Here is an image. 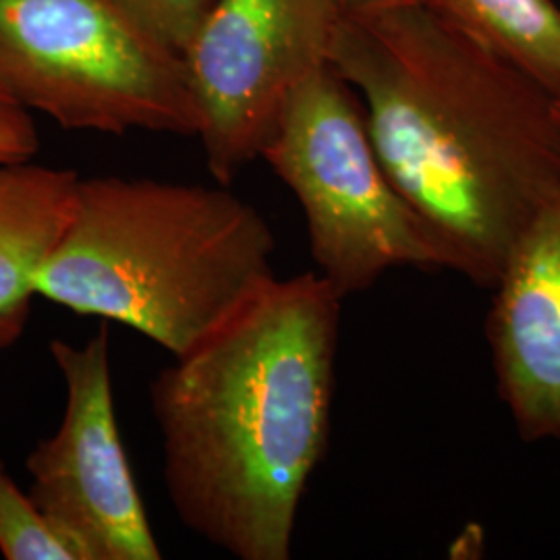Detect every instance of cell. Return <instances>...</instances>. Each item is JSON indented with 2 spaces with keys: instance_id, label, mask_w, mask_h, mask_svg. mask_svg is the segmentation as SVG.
<instances>
[{
  "instance_id": "6da1fadb",
  "label": "cell",
  "mask_w": 560,
  "mask_h": 560,
  "mask_svg": "<svg viewBox=\"0 0 560 560\" xmlns=\"http://www.w3.org/2000/svg\"><path fill=\"white\" fill-rule=\"evenodd\" d=\"M330 67L360 96L388 177L490 289L560 194L555 98L423 2L345 9Z\"/></svg>"
},
{
  "instance_id": "7a4b0ae2",
  "label": "cell",
  "mask_w": 560,
  "mask_h": 560,
  "mask_svg": "<svg viewBox=\"0 0 560 560\" xmlns=\"http://www.w3.org/2000/svg\"><path fill=\"white\" fill-rule=\"evenodd\" d=\"M340 303L316 270L275 279L150 386L171 504L235 559H291L330 439Z\"/></svg>"
},
{
  "instance_id": "3957f363",
  "label": "cell",
  "mask_w": 560,
  "mask_h": 560,
  "mask_svg": "<svg viewBox=\"0 0 560 560\" xmlns=\"http://www.w3.org/2000/svg\"><path fill=\"white\" fill-rule=\"evenodd\" d=\"M275 252L270 224L226 185L92 177L36 293L180 358L277 279Z\"/></svg>"
},
{
  "instance_id": "277c9868",
  "label": "cell",
  "mask_w": 560,
  "mask_h": 560,
  "mask_svg": "<svg viewBox=\"0 0 560 560\" xmlns=\"http://www.w3.org/2000/svg\"><path fill=\"white\" fill-rule=\"evenodd\" d=\"M260 159L300 201L316 272L342 300L395 268L457 272L451 245L388 177L358 92L330 65L291 92Z\"/></svg>"
},
{
  "instance_id": "5b68a950",
  "label": "cell",
  "mask_w": 560,
  "mask_h": 560,
  "mask_svg": "<svg viewBox=\"0 0 560 560\" xmlns=\"http://www.w3.org/2000/svg\"><path fill=\"white\" fill-rule=\"evenodd\" d=\"M0 90L71 131L200 127L185 60L119 0H0Z\"/></svg>"
},
{
  "instance_id": "8992f818",
  "label": "cell",
  "mask_w": 560,
  "mask_h": 560,
  "mask_svg": "<svg viewBox=\"0 0 560 560\" xmlns=\"http://www.w3.org/2000/svg\"><path fill=\"white\" fill-rule=\"evenodd\" d=\"M345 9L342 0H214L183 60L196 138L219 185L260 159L291 92L330 65Z\"/></svg>"
},
{
  "instance_id": "52a82bcc",
  "label": "cell",
  "mask_w": 560,
  "mask_h": 560,
  "mask_svg": "<svg viewBox=\"0 0 560 560\" xmlns=\"http://www.w3.org/2000/svg\"><path fill=\"white\" fill-rule=\"evenodd\" d=\"M50 353L65 378L67 405L59 430L27 457L30 497L75 560H161L120 439L106 322L81 347L52 340Z\"/></svg>"
},
{
  "instance_id": "ba28073f",
  "label": "cell",
  "mask_w": 560,
  "mask_h": 560,
  "mask_svg": "<svg viewBox=\"0 0 560 560\" xmlns=\"http://www.w3.org/2000/svg\"><path fill=\"white\" fill-rule=\"evenodd\" d=\"M490 289L499 397L523 441L560 442V194L525 226Z\"/></svg>"
},
{
  "instance_id": "9c48e42d",
  "label": "cell",
  "mask_w": 560,
  "mask_h": 560,
  "mask_svg": "<svg viewBox=\"0 0 560 560\" xmlns=\"http://www.w3.org/2000/svg\"><path fill=\"white\" fill-rule=\"evenodd\" d=\"M80 173L0 162V353L27 328L36 277L71 221Z\"/></svg>"
},
{
  "instance_id": "30bf717a",
  "label": "cell",
  "mask_w": 560,
  "mask_h": 560,
  "mask_svg": "<svg viewBox=\"0 0 560 560\" xmlns=\"http://www.w3.org/2000/svg\"><path fill=\"white\" fill-rule=\"evenodd\" d=\"M560 101V7L555 0H423Z\"/></svg>"
},
{
  "instance_id": "8fae6325",
  "label": "cell",
  "mask_w": 560,
  "mask_h": 560,
  "mask_svg": "<svg viewBox=\"0 0 560 560\" xmlns=\"http://www.w3.org/2000/svg\"><path fill=\"white\" fill-rule=\"evenodd\" d=\"M0 552L9 560H75L57 527L0 465Z\"/></svg>"
},
{
  "instance_id": "7c38bea8",
  "label": "cell",
  "mask_w": 560,
  "mask_h": 560,
  "mask_svg": "<svg viewBox=\"0 0 560 560\" xmlns=\"http://www.w3.org/2000/svg\"><path fill=\"white\" fill-rule=\"evenodd\" d=\"M156 40L183 57L214 0H119Z\"/></svg>"
},
{
  "instance_id": "4fadbf2b",
  "label": "cell",
  "mask_w": 560,
  "mask_h": 560,
  "mask_svg": "<svg viewBox=\"0 0 560 560\" xmlns=\"http://www.w3.org/2000/svg\"><path fill=\"white\" fill-rule=\"evenodd\" d=\"M38 148L40 138L30 110L0 90V162L32 161Z\"/></svg>"
},
{
  "instance_id": "5bb4252c",
  "label": "cell",
  "mask_w": 560,
  "mask_h": 560,
  "mask_svg": "<svg viewBox=\"0 0 560 560\" xmlns=\"http://www.w3.org/2000/svg\"><path fill=\"white\" fill-rule=\"evenodd\" d=\"M347 9H382V7H397V4H413L423 0H342Z\"/></svg>"
},
{
  "instance_id": "9a60e30c",
  "label": "cell",
  "mask_w": 560,
  "mask_h": 560,
  "mask_svg": "<svg viewBox=\"0 0 560 560\" xmlns=\"http://www.w3.org/2000/svg\"><path fill=\"white\" fill-rule=\"evenodd\" d=\"M555 108H557V120H559L560 127V101H555Z\"/></svg>"
}]
</instances>
